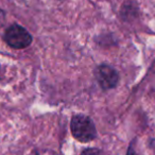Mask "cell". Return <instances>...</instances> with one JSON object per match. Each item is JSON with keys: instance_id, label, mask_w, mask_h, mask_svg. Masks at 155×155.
I'll return each mask as SVG.
<instances>
[{"instance_id": "7a4b0ae2", "label": "cell", "mask_w": 155, "mask_h": 155, "mask_svg": "<svg viewBox=\"0 0 155 155\" xmlns=\"http://www.w3.org/2000/svg\"><path fill=\"white\" fill-rule=\"evenodd\" d=\"M5 41L14 49H24L32 43L31 34L19 25H12L5 33Z\"/></svg>"}, {"instance_id": "5b68a950", "label": "cell", "mask_w": 155, "mask_h": 155, "mask_svg": "<svg viewBox=\"0 0 155 155\" xmlns=\"http://www.w3.org/2000/svg\"><path fill=\"white\" fill-rule=\"evenodd\" d=\"M5 21V12H3L2 10L0 9V27L3 26Z\"/></svg>"}, {"instance_id": "277c9868", "label": "cell", "mask_w": 155, "mask_h": 155, "mask_svg": "<svg viewBox=\"0 0 155 155\" xmlns=\"http://www.w3.org/2000/svg\"><path fill=\"white\" fill-rule=\"evenodd\" d=\"M81 155H103V153H102L100 150H98V149L89 148V149H86V150L83 151Z\"/></svg>"}, {"instance_id": "6da1fadb", "label": "cell", "mask_w": 155, "mask_h": 155, "mask_svg": "<svg viewBox=\"0 0 155 155\" xmlns=\"http://www.w3.org/2000/svg\"><path fill=\"white\" fill-rule=\"evenodd\" d=\"M70 129L73 137L81 142H89L97 136V131L93 120L85 115L73 116L70 122Z\"/></svg>"}, {"instance_id": "3957f363", "label": "cell", "mask_w": 155, "mask_h": 155, "mask_svg": "<svg viewBox=\"0 0 155 155\" xmlns=\"http://www.w3.org/2000/svg\"><path fill=\"white\" fill-rule=\"evenodd\" d=\"M95 77L102 89H112L117 86L119 75L113 67L108 65H100L95 70Z\"/></svg>"}]
</instances>
